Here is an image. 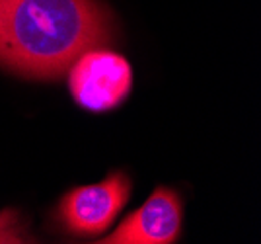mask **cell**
<instances>
[{"label":"cell","mask_w":261,"mask_h":244,"mask_svg":"<svg viewBox=\"0 0 261 244\" xmlns=\"http://www.w3.org/2000/svg\"><path fill=\"white\" fill-rule=\"evenodd\" d=\"M130 193V180L125 172H113L92 186L70 189L59 203V219L74 236H98L125 207Z\"/></svg>","instance_id":"3"},{"label":"cell","mask_w":261,"mask_h":244,"mask_svg":"<svg viewBox=\"0 0 261 244\" xmlns=\"http://www.w3.org/2000/svg\"><path fill=\"white\" fill-rule=\"evenodd\" d=\"M68 86L80 108L88 111H109L129 96L133 70L123 55L92 47L70 65Z\"/></svg>","instance_id":"2"},{"label":"cell","mask_w":261,"mask_h":244,"mask_svg":"<svg viewBox=\"0 0 261 244\" xmlns=\"http://www.w3.org/2000/svg\"><path fill=\"white\" fill-rule=\"evenodd\" d=\"M184 205L174 189L158 188L144 201L141 209L130 213L106 244H172L181 231Z\"/></svg>","instance_id":"4"},{"label":"cell","mask_w":261,"mask_h":244,"mask_svg":"<svg viewBox=\"0 0 261 244\" xmlns=\"http://www.w3.org/2000/svg\"><path fill=\"white\" fill-rule=\"evenodd\" d=\"M111 39V18L96 0H0V65L22 77L59 78Z\"/></svg>","instance_id":"1"}]
</instances>
